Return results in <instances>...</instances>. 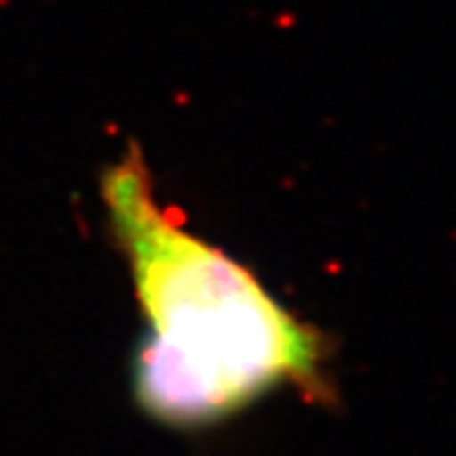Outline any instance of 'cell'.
Listing matches in <instances>:
<instances>
[{
	"instance_id": "6da1fadb",
	"label": "cell",
	"mask_w": 456,
	"mask_h": 456,
	"mask_svg": "<svg viewBox=\"0 0 456 456\" xmlns=\"http://www.w3.org/2000/svg\"><path fill=\"white\" fill-rule=\"evenodd\" d=\"M102 200L147 322L132 358L140 411L170 428H200L287 386L320 398L322 335L160 206L137 147L104 173Z\"/></svg>"
}]
</instances>
